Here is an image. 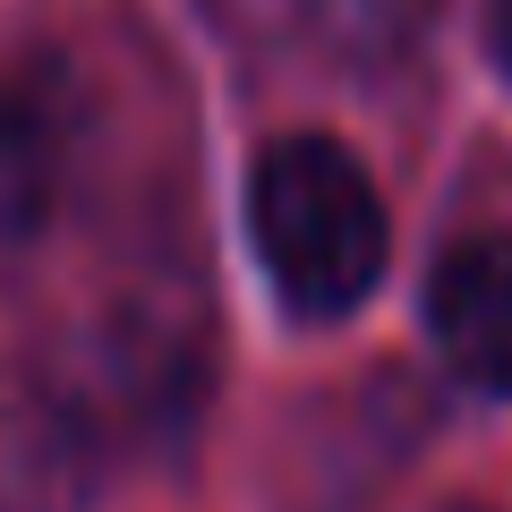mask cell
<instances>
[{"mask_svg":"<svg viewBox=\"0 0 512 512\" xmlns=\"http://www.w3.org/2000/svg\"><path fill=\"white\" fill-rule=\"evenodd\" d=\"M444 512H478V504H444Z\"/></svg>","mask_w":512,"mask_h":512,"instance_id":"8992f818","label":"cell"},{"mask_svg":"<svg viewBox=\"0 0 512 512\" xmlns=\"http://www.w3.org/2000/svg\"><path fill=\"white\" fill-rule=\"evenodd\" d=\"M487 43H495V60H504V77H512V0L487 9Z\"/></svg>","mask_w":512,"mask_h":512,"instance_id":"5b68a950","label":"cell"},{"mask_svg":"<svg viewBox=\"0 0 512 512\" xmlns=\"http://www.w3.org/2000/svg\"><path fill=\"white\" fill-rule=\"evenodd\" d=\"M86 478L77 427L52 402H0V512H60Z\"/></svg>","mask_w":512,"mask_h":512,"instance_id":"277c9868","label":"cell"},{"mask_svg":"<svg viewBox=\"0 0 512 512\" xmlns=\"http://www.w3.org/2000/svg\"><path fill=\"white\" fill-rule=\"evenodd\" d=\"M60 197V111L43 86L0 77V239L43 231Z\"/></svg>","mask_w":512,"mask_h":512,"instance_id":"3957f363","label":"cell"},{"mask_svg":"<svg viewBox=\"0 0 512 512\" xmlns=\"http://www.w3.org/2000/svg\"><path fill=\"white\" fill-rule=\"evenodd\" d=\"M427 333L487 393H512V231L461 239L427 274Z\"/></svg>","mask_w":512,"mask_h":512,"instance_id":"7a4b0ae2","label":"cell"},{"mask_svg":"<svg viewBox=\"0 0 512 512\" xmlns=\"http://www.w3.org/2000/svg\"><path fill=\"white\" fill-rule=\"evenodd\" d=\"M248 231H256L274 291L299 316H350L384 282V248H393L376 180L333 137H282V146L256 154Z\"/></svg>","mask_w":512,"mask_h":512,"instance_id":"6da1fadb","label":"cell"}]
</instances>
